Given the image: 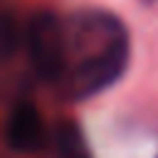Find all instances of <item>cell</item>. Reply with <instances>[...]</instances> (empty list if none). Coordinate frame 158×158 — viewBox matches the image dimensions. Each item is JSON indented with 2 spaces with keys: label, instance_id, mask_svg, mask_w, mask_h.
<instances>
[{
  "label": "cell",
  "instance_id": "5b68a950",
  "mask_svg": "<svg viewBox=\"0 0 158 158\" xmlns=\"http://www.w3.org/2000/svg\"><path fill=\"white\" fill-rule=\"evenodd\" d=\"M20 40H22V35H20V25H17L15 15L0 10V67L7 64L17 54Z\"/></svg>",
  "mask_w": 158,
  "mask_h": 158
},
{
  "label": "cell",
  "instance_id": "277c9868",
  "mask_svg": "<svg viewBox=\"0 0 158 158\" xmlns=\"http://www.w3.org/2000/svg\"><path fill=\"white\" fill-rule=\"evenodd\" d=\"M54 143H57V156H59V158H89L84 136H81L79 126H77L72 118H64V121L57 126Z\"/></svg>",
  "mask_w": 158,
  "mask_h": 158
},
{
  "label": "cell",
  "instance_id": "3957f363",
  "mask_svg": "<svg viewBox=\"0 0 158 158\" xmlns=\"http://www.w3.org/2000/svg\"><path fill=\"white\" fill-rule=\"evenodd\" d=\"M44 141V126L42 116L32 104H17L7 118V143L12 151L30 153L40 148Z\"/></svg>",
  "mask_w": 158,
  "mask_h": 158
},
{
  "label": "cell",
  "instance_id": "7a4b0ae2",
  "mask_svg": "<svg viewBox=\"0 0 158 158\" xmlns=\"http://www.w3.org/2000/svg\"><path fill=\"white\" fill-rule=\"evenodd\" d=\"M128 62V42L123 37V32H116L99 54H94L91 59H86L81 64V69L77 72L74 79V89L77 96H89L94 91L106 89L109 84H114Z\"/></svg>",
  "mask_w": 158,
  "mask_h": 158
},
{
  "label": "cell",
  "instance_id": "6da1fadb",
  "mask_svg": "<svg viewBox=\"0 0 158 158\" xmlns=\"http://www.w3.org/2000/svg\"><path fill=\"white\" fill-rule=\"evenodd\" d=\"M27 52L37 77L52 81L64 69V37L62 25L52 12H40L30 22Z\"/></svg>",
  "mask_w": 158,
  "mask_h": 158
}]
</instances>
